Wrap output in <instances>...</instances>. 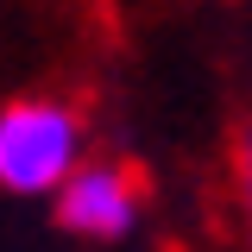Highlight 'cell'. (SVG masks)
<instances>
[{
    "mask_svg": "<svg viewBox=\"0 0 252 252\" xmlns=\"http://www.w3.org/2000/svg\"><path fill=\"white\" fill-rule=\"evenodd\" d=\"M82 164V126L63 101H13L0 107V189L51 195Z\"/></svg>",
    "mask_w": 252,
    "mask_h": 252,
    "instance_id": "obj_1",
    "label": "cell"
},
{
    "mask_svg": "<svg viewBox=\"0 0 252 252\" xmlns=\"http://www.w3.org/2000/svg\"><path fill=\"white\" fill-rule=\"evenodd\" d=\"M246 215H252V132H246Z\"/></svg>",
    "mask_w": 252,
    "mask_h": 252,
    "instance_id": "obj_3",
    "label": "cell"
},
{
    "mask_svg": "<svg viewBox=\"0 0 252 252\" xmlns=\"http://www.w3.org/2000/svg\"><path fill=\"white\" fill-rule=\"evenodd\" d=\"M57 220L89 240H126L139 227V189L120 164H76L57 189Z\"/></svg>",
    "mask_w": 252,
    "mask_h": 252,
    "instance_id": "obj_2",
    "label": "cell"
}]
</instances>
